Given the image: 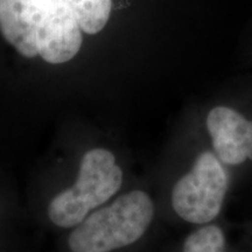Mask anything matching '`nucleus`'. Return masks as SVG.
Instances as JSON below:
<instances>
[{
    "instance_id": "obj_1",
    "label": "nucleus",
    "mask_w": 252,
    "mask_h": 252,
    "mask_svg": "<svg viewBox=\"0 0 252 252\" xmlns=\"http://www.w3.org/2000/svg\"><path fill=\"white\" fill-rule=\"evenodd\" d=\"M0 32L19 54L53 64L68 62L82 45L69 0H0Z\"/></svg>"
},
{
    "instance_id": "obj_2",
    "label": "nucleus",
    "mask_w": 252,
    "mask_h": 252,
    "mask_svg": "<svg viewBox=\"0 0 252 252\" xmlns=\"http://www.w3.org/2000/svg\"><path fill=\"white\" fill-rule=\"evenodd\" d=\"M153 200L144 190H132L88 216L68 239L71 252H111L135 243L154 219Z\"/></svg>"
},
{
    "instance_id": "obj_3",
    "label": "nucleus",
    "mask_w": 252,
    "mask_h": 252,
    "mask_svg": "<svg viewBox=\"0 0 252 252\" xmlns=\"http://www.w3.org/2000/svg\"><path fill=\"white\" fill-rule=\"evenodd\" d=\"M236 184L234 173L209 145L196 153L188 171L173 185V212L190 224L212 223L222 215Z\"/></svg>"
},
{
    "instance_id": "obj_4",
    "label": "nucleus",
    "mask_w": 252,
    "mask_h": 252,
    "mask_svg": "<svg viewBox=\"0 0 252 252\" xmlns=\"http://www.w3.org/2000/svg\"><path fill=\"white\" fill-rule=\"evenodd\" d=\"M122 181L123 172L110 151H88L82 158L75 185L49 202L50 220L62 228L78 225L91 209L105 203L117 193Z\"/></svg>"
},
{
    "instance_id": "obj_5",
    "label": "nucleus",
    "mask_w": 252,
    "mask_h": 252,
    "mask_svg": "<svg viewBox=\"0 0 252 252\" xmlns=\"http://www.w3.org/2000/svg\"><path fill=\"white\" fill-rule=\"evenodd\" d=\"M204 128L209 145L236 182L252 178V99L213 105L204 117Z\"/></svg>"
},
{
    "instance_id": "obj_6",
    "label": "nucleus",
    "mask_w": 252,
    "mask_h": 252,
    "mask_svg": "<svg viewBox=\"0 0 252 252\" xmlns=\"http://www.w3.org/2000/svg\"><path fill=\"white\" fill-rule=\"evenodd\" d=\"M82 31L97 34L105 27L111 14L112 0H69Z\"/></svg>"
},
{
    "instance_id": "obj_7",
    "label": "nucleus",
    "mask_w": 252,
    "mask_h": 252,
    "mask_svg": "<svg viewBox=\"0 0 252 252\" xmlns=\"http://www.w3.org/2000/svg\"><path fill=\"white\" fill-rule=\"evenodd\" d=\"M228 238L223 225L215 220L200 225L189 234L184 243L182 252H226Z\"/></svg>"
}]
</instances>
